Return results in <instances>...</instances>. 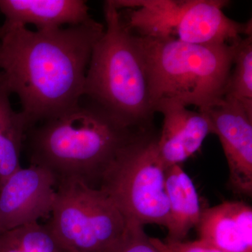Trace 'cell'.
I'll return each instance as SVG.
<instances>
[{
  "mask_svg": "<svg viewBox=\"0 0 252 252\" xmlns=\"http://www.w3.org/2000/svg\"><path fill=\"white\" fill-rule=\"evenodd\" d=\"M104 31L94 18L42 31L0 27V72L31 127L80 102L93 49Z\"/></svg>",
  "mask_w": 252,
  "mask_h": 252,
  "instance_id": "6da1fadb",
  "label": "cell"
},
{
  "mask_svg": "<svg viewBox=\"0 0 252 252\" xmlns=\"http://www.w3.org/2000/svg\"><path fill=\"white\" fill-rule=\"evenodd\" d=\"M139 130L118 122L89 100L31 131V165L49 170L57 184L77 180L94 187L123 147Z\"/></svg>",
  "mask_w": 252,
  "mask_h": 252,
  "instance_id": "7a4b0ae2",
  "label": "cell"
},
{
  "mask_svg": "<svg viewBox=\"0 0 252 252\" xmlns=\"http://www.w3.org/2000/svg\"><path fill=\"white\" fill-rule=\"evenodd\" d=\"M105 26L86 72L84 97L129 128H151L154 117L148 72L138 37L112 1L104 3Z\"/></svg>",
  "mask_w": 252,
  "mask_h": 252,
  "instance_id": "3957f363",
  "label": "cell"
},
{
  "mask_svg": "<svg viewBox=\"0 0 252 252\" xmlns=\"http://www.w3.org/2000/svg\"><path fill=\"white\" fill-rule=\"evenodd\" d=\"M136 36L147 64L154 112L161 101L195 106L204 111L223 99L237 41L198 45L172 38Z\"/></svg>",
  "mask_w": 252,
  "mask_h": 252,
  "instance_id": "277c9868",
  "label": "cell"
},
{
  "mask_svg": "<svg viewBox=\"0 0 252 252\" xmlns=\"http://www.w3.org/2000/svg\"><path fill=\"white\" fill-rule=\"evenodd\" d=\"M124 24L135 35L172 38L198 45L233 44L252 35V20L234 21L225 14V0H112Z\"/></svg>",
  "mask_w": 252,
  "mask_h": 252,
  "instance_id": "5b68a950",
  "label": "cell"
},
{
  "mask_svg": "<svg viewBox=\"0 0 252 252\" xmlns=\"http://www.w3.org/2000/svg\"><path fill=\"white\" fill-rule=\"evenodd\" d=\"M151 128L139 130L104 172L99 187L128 223L166 228L169 204L165 189L167 167Z\"/></svg>",
  "mask_w": 252,
  "mask_h": 252,
  "instance_id": "8992f818",
  "label": "cell"
},
{
  "mask_svg": "<svg viewBox=\"0 0 252 252\" xmlns=\"http://www.w3.org/2000/svg\"><path fill=\"white\" fill-rule=\"evenodd\" d=\"M48 228L64 252H111L127 221L103 190L77 180L57 184Z\"/></svg>",
  "mask_w": 252,
  "mask_h": 252,
  "instance_id": "52a82bcc",
  "label": "cell"
},
{
  "mask_svg": "<svg viewBox=\"0 0 252 252\" xmlns=\"http://www.w3.org/2000/svg\"><path fill=\"white\" fill-rule=\"evenodd\" d=\"M57 181L47 169H18L0 185V235L51 214Z\"/></svg>",
  "mask_w": 252,
  "mask_h": 252,
  "instance_id": "ba28073f",
  "label": "cell"
},
{
  "mask_svg": "<svg viewBox=\"0 0 252 252\" xmlns=\"http://www.w3.org/2000/svg\"><path fill=\"white\" fill-rule=\"evenodd\" d=\"M203 112L223 148L230 187L236 193L252 197V112L238 101L226 97Z\"/></svg>",
  "mask_w": 252,
  "mask_h": 252,
  "instance_id": "9c48e42d",
  "label": "cell"
},
{
  "mask_svg": "<svg viewBox=\"0 0 252 252\" xmlns=\"http://www.w3.org/2000/svg\"><path fill=\"white\" fill-rule=\"evenodd\" d=\"M155 112L163 117L161 132L158 136L159 155L166 167L182 165L201 148L204 141L213 134V127L203 111H193L173 101H161Z\"/></svg>",
  "mask_w": 252,
  "mask_h": 252,
  "instance_id": "30bf717a",
  "label": "cell"
},
{
  "mask_svg": "<svg viewBox=\"0 0 252 252\" xmlns=\"http://www.w3.org/2000/svg\"><path fill=\"white\" fill-rule=\"evenodd\" d=\"M196 228L199 239L223 252H252V207L225 201L203 210Z\"/></svg>",
  "mask_w": 252,
  "mask_h": 252,
  "instance_id": "8fae6325",
  "label": "cell"
},
{
  "mask_svg": "<svg viewBox=\"0 0 252 252\" xmlns=\"http://www.w3.org/2000/svg\"><path fill=\"white\" fill-rule=\"evenodd\" d=\"M0 11L4 26L32 24L38 31L77 26L92 18L83 0H0Z\"/></svg>",
  "mask_w": 252,
  "mask_h": 252,
  "instance_id": "7c38bea8",
  "label": "cell"
},
{
  "mask_svg": "<svg viewBox=\"0 0 252 252\" xmlns=\"http://www.w3.org/2000/svg\"><path fill=\"white\" fill-rule=\"evenodd\" d=\"M165 189L169 204L167 238L184 240L197 226L203 212L198 192L182 165L167 167Z\"/></svg>",
  "mask_w": 252,
  "mask_h": 252,
  "instance_id": "4fadbf2b",
  "label": "cell"
},
{
  "mask_svg": "<svg viewBox=\"0 0 252 252\" xmlns=\"http://www.w3.org/2000/svg\"><path fill=\"white\" fill-rule=\"evenodd\" d=\"M2 75V74H1ZM11 93L0 81V185L21 168L23 140L31 126L21 111L16 112L10 102Z\"/></svg>",
  "mask_w": 252,
  "mask_h": 252,
  "instance_id": "5bb4252c",
  "label": "cell"
},
{
  "mask_svg": "<svg viewBox=\"0 0 252 252\" xmlns=\"http://www.w3.org/2000/svg\"><path fill=\"white\" fill-rule=\"evenodd\" d=\"M223 97L238 101L252 112V35L235 43L233 67Z\"/></svg>",
  "mask_w": 252,
  "mask_h": 252,
  "instance_id": "9a60e30c",
  "label": "cell"
},
{
  "mask_svg": "<svg viewBox=\"0 0 252 252\" xmlns=\"http://www.w3.org/2000/svg\"><path fill=\"white\" fill-rule=\"evenodd\" d=\"M0 252H64L46 225L38 222L0 235Z\"/></svg>",
  "mask_w": 252,
  "mask_h": 252,
  "instance_id": "2e32d148",
  "label": "cell"
},
{
  "mask_svg": "<svg viewBox=\"0 0 252 252\" xmlns=\"http://www.w3.org/2000/svg\"><path fill=\"white\" fill-rule=\"evenodd\" d=\"M149 238L142 225L127 223L125 234L111 252H160Z\"/></svg>",
  "mask_w": 252,
  "mask_h": 252,
  "instance_id": "e0dca14e",
  "label": "cell"
},
{
  "mask_svg": "<svg viewBox=\"0 0 252 252\" xmlns=\"http://www.w3.org/2000/svg\"><path fill=\"white\" fill-rule=\"evenodd\" d=\"M151 243L160 252H223L203 240L185 242L167 238H149Z\"/></svg>",
  "mask_w": 252,
  "mask_h": 252,
  "instance_id": "ac0fdd59",
  "label": "cell"
},
{
  "mask_svg": "<svg viewBox=\"0 0 252 252\" xmlns=\"http://www.w3.org/2000/svg\"><path fill=\"white\" fill-rule=\"evenodd\" d=\"M1 78H2V75H1V73L0 72V81L1 80Z\"/></svg>",
  "mask_w": 252,
  "mask_h": 252,
  "instance_id": "d6986e66",
  "label": "cell"
}]
</instances>
